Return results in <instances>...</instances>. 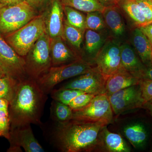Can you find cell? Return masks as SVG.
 I'll return each instance as SVG.
<instances>
[{"mask_svg": "<svg viewBox=\"0 0 152 152\" xmlns=\"http://www.w3.org/2000/svg\"><path fill=\"white\" fill-rule=\"evenodd\" d=\"M119 4L139 27L148 23L145 14L134 0H121Z\"/></svg>", "mask_w": 152, "mask_h": 152, "instance_id": "21", "label": "cell"}, {"mask_svg": "<svg viewBox=\"0 0 152 152\" xmlns=\"http://www.w3.org/2000/svg\"><path fill=\"white\" fill-rule=\"evenodd\" d=\"M121 45L115 40L107 41L94 57L96 67L106 79L121 67Z\"/></svg>", "mask_w": 152, "mask_h": 152, "instance_id": "9", "label": "cell"}, {"mask_svg": "<svg viewBox=\"0 0 152 152\" xmlns=\"http://www.w3.org/2000/svg\"><path fill=\"white\" fill-rule=\"evenodd\" d=\"M152 45V22L139 27Z\"/></svg>", "mask_w": 152, "mask_h": 152, "instance_id": "35", "label": "cell"}, {"mask_svg": "<svg viewBox=\"0 0 152 152\" xmlns=\"http://www.w3.org/2000/svg\"><path fill=\"white\" fill-rule=\"evenodd\" d=\"M48 0H26L34 9L37 8L43 5Z\"/></svg>", "mask_w": 152, "mask_h": 152, "instance_id": "36", "label": "cell"}, {"mask_svg": "<svg viewBox=\"0 0 152 152\" xmlns=\"http://www.w3.org/2000/svg\"><path fill=\"white\" fill-rule=\"evenodd\" d=\"M143 12L148 23L152 22V0H134Z\"/></svg>", "mask_w": 152, "mask_h": 152, "instance_id": "33", "label": "cell"}, {"mask_svg": "<svg viewBox=\"0 0 152 152\" xmlns=\"http://www.w3.org/2000/svg\"><path fill=\"white\" fill-rule=\"evenodd\" d=\"M0 68L6 75L18 81L28 77L25 58L19 56L0 34Z\"/></svg>", "mask_w": 152, "mask_h": 152, "instance_id": "8", "label": "cell"}, {"mask_svg": "<svg viewBox=\"0 0 152 152\" xmlns=\"http://www.w3.org/2000/svg\"><path fill=\"white\" fill-rule=\"evenodd\" d=\"M50 117L55 123L66 122L72 118L73 110L68 105L53 99L50 107Z\"/></svg>", "mask_w": 152, "mask_h": 152, "instance_id": "23", "label": "cell"}, {"mask_svg": "<svg viewBox=\"0 0 152 152\" xmlns=\"http://www.w3.org/2000/svg\"><path fill=\"white\" fill-rule=\"evenodd\" d=\"M113 112L106 94L96 95L84 107L73 110L72 119L92 123H100L107 126L112 123Z\"/></svg>", "mask_w": 152, "mask_h": 152, "instance_id": "7", "label": "cell"}, {"mask_svg": "<svg viewBox=\"0 0 152 152\" xmlns=\"http://www.w3.org/2000/svg\"><path fill=\"white\" fill-rule=\"evenodd\" d=\"M19 83V81L8 76L0 78V99L10 102L15 94Z\"/></svg>", "mask_w": 152, "mask_h": 152, "instance_id": "26", "label": "cell"}, {"mask_svg": "<svg viewBox=\"0 0 152 152\" xmlns=\"http://www.w3.org/2000/svg\"><path fill=\"white\" fill-rule=\"evenodd\" d=\"M26 0H0V7L16 4Z\"/></svg>", "mask_w": 152, "mask_h": 152, "instance_id": "37", "label": "cell"}, {"mask_svg": "<svg viewBox=\"0 0 152 152\" xmlns=\"http://www.w3.org/2000/svg\"><path fill=\"white\" fill-rule=\"evenodd\" d=\"M84 93H86L79 90L60 88L58 90H53L50 94L53 99L69 105L76 97Z\"/></svg>", "mask_w": 152, "mask_h": 152, "instance_id": "28", "label": "cell"}, {"mask_svg": "<svg viewBox=\"0 0 152 152\" xmlns=\"http://www.w3.org/2000/svg\"><path fill=\"white\" fill-rule=\"evenodd\" d=\"M132 43L136 53L145 65L152 64V45L140 28L134 30Z\"/></svg>", "mask_w": 152, "mask_h": 152, "instance_id": "19", "label": "cell"}, {"mask_svg": "<svg viewBox=\"0 0 152 152\" xmlns=\"http://www.w3.org/2000/svg\"><path fill=\"white\" fill-rule=\"evenodd\" d=\"M44 15L46 30L50 38L61 37L64 38V10L61 1L53 0L47 14Z\"/></svg>", "mask_w": 152, "mask_h": 152, "instance_id": "13", "label": "cell"}, {"mask_svg": "<svg viewBox=\"0 0 152 152\" xmlns=\"http://www.w3.org/2000/svg\"><path fill=\"white\" fill-rule=\"evenodd\" d=\"M48 99V95L34 79L28 77L19 82L13 99L9 104L11 127L42 125L41 118Z\"/></svg>", "mask_w": 152, "mask_h": 152, "instance_id": "2", "label": "cell"}, {"mask_svg": "<svg viewBox=\"0 0 152 152\" xmlns=\"http://www.w3.org/2000/svg\"><path fill=\"white\" fill-rule=\"evenodd\" d=\"M106 25L115 37H122L126 32L122 16L116 6L105 7L102 12Z\"/></svg>", "mask_w": 152, "mask_h": 152, "instance_id": "18", "label": "cell"}, {"mask_svg": "<svg viewBox=\"0 0 152 152\" xmlns=\"http://www.w3.org/2000/svg\"><path fill=\"white\" fill-rule=\"evenodd\" d=\"M140 80L121 67L107 79L105 94L109 96L125 88L138 85Z\"/></svg>", "mask_w": 152, "mask_h": 152, "instance_id": "15", "label": "cell"}, {"mask_svg": "<svg viewBox=\"0 0 152 152\" xmlns=\"http://www.w3.org/2000/svg\"><path fill=\"white\" fill-rule=\"evenodd\" d=\"M50 45V38L45 31L25 57L26 72L30 77L37 80L51 67Z\"/></svg>", "mask_w": 152, "mask_h": 152, "instance_id": "6", "label": "cell"}, {"mask_svg": "<svg viewBox=\"0 0 152 152\" xmlns=\"http://www.w3.org/2000/svg\"><path fill=\"white\" fill-rule=\"evenodd\" d=\"M6 75L5 74H4V73L3 72V71L0 68V78L2 77H4V76Z\"/></svg>", "mask_w": 152, "mask_h": 152, "instance_id": "41", "label": "cell"}, {"mask_svg": "<svg viewBox=\"0 0 152 152\" xmlns=\"http://www.w3.org/2000/svg\"><path fill=\"white\" fill-rule=\"evenodd\" d=\"M105 126L100 134V151L130 152L131 149L122 136L110 132Z\"/></svg>", "mask_w": 152, "mask_h": 152, "instance_id": "16", "label": "cell"}, {"mask_svg": "<svg viewBox=\"0 0 152 152\" xmlns=\"http://www.w3.org/2000/svg\"><path fill=\"white\" fill-rule=\"evenodd\" d=\"M45 31V17L44 15H39L36 16L23 27L3 37L19 56L25 58Z\"/></svg>", "mask_w": 152, "mask_h": 152, "instance_id": "4", "label": "cell"}, {"mask_svg": "<svg viewBox=\"0 0 152 152\" xmlns=\"http://www.w3.org/2000/svg\"><path fill=\"white\" fill-rule=\"evenodd\" d=\"M108 97L113 113L117 115L130 110L142 108L145 104L139 84L120 90Z\"/></svg>", "mask_w": 152, "mask_h": 152, "instance_id": "10", "label": "cell"}, {"mask_svg": "<svg viewBox=\"0 0 152 152\" xmlns=\"http://www.w3.org/2000/svg\"><path fill=\"white\" fill-rule=\"evenodd\" d=\"M95 96L88 93L79 95L70 103L69 106L73 111L80 110L89 103Z\"/></svg>", "mask_w": 152, "mask_h": 152, "instance_id": "31", "label": "cell"}, {"mask_svg": "<svg viewBox=\"0 0 152 152\" xmlns=\"http://www.w3.org/2000/svg\"><path fill=\"white\" fill-rule=\"evenodd\" d=\"M121 48L122 67L134 77L139 79L145 68V65L142 62L134 50L129 44L121 45Z\"/></svg>", "mask_w": 152, "mask_h": 152, "instance_id": "17", "label": "cell"}, {"mask_svg": "<svg viewBox=\"0 0 152 152\" xmlns=\"http://www.w3.org/2000/svg\"><path fill=\"white\" fill-rule=\"evenodd\" d=\"M31 125L11 127L9 140L17 151L22 152L20 147H22L26 152H45L35 137Z\"/></svg>", "mask_w": 152, "mask_h": 152, "instance_id": "12", "label": "cell"}, {"mask_svg": "<svg viewBox=\"0 0 152 152\" xmlns=\"http://www.w3.org/2000/svg\"><path fill=\"white\" fill-rule=\"evenodd\" d=\"M139 85L145 103L152 102V81L140 80Z\"/></svg>", "mask_w": 152, "mask_h": 152, "instance_id": "32", "label": "cell"}, {"mask_svg": "<svg viewBox=\"0 0 152 152\" xmlns=\"http://www.w3.org/2000/svg\"><path fill=\"white\" fill-rule=\"evenodd\" d=\"M121 0H99L104 7L115 6L119 4Z\"/></svg>", "mask_w": 152, "mask_h": 152, "instance_id": "38", "label": "cell"}, {"mask_svg": "<svg viewBox=\"0 0 152 152\" xmlns=\"http://www.w3.org/2000/svg\"><path fill=\"white\" fill-rule=\"evenodd\" d=\"M94 68L91 63L81 58L67 64L50 67L36 81L43 91L48 95L61 82L87 73Z\"/></svg>", "mask_w": 152, "mask_h": 152, "instance_id": "3", "label": "cell"}, {"mask_svg": "<svg viewBox=\"0 0 152 152\" xmlns=\"http://www.w3.org/2000/svg\"><path fill=\"white\" fill-rule=\"evenodd\" d=\"M63 6H68L78 10L89 13L102 12L105 8L99 0H60Z\"/></svg>", "mask_w": 152, "mask_h": 152, "instance_id": "24", "label": "cell"}, {"mask_svg": "<svg viewBox=\"0 0 152 152\" xmlns=\"http://www.w3.org/2000/svg\"><path fill=\"white\" fill-rule=\"evenodd\" d=\"M64 12L68 23L80 29L86 31V17L80 11L68 6H63Z\"/></svg>", "mask_w": 152, "mask_h": 152, "instance_id": "27", "label": "cell"}, {"mask_svg": "<svg viewBox=\"0 0 152 152\" xmlns=\"http://www.w3.org/2000/svg\"><path fill=\"white\" fill-rule=\"evenodd\" d=\"M9 104L8 101L0 99V110H9Z\"/></svg>", "mask_w": 152, "mask_h": 152, "instance_id": "39", "label": "cell"}, {"mask_svg": "<svg viewBox=\"0 0 152 152\" xmlns=\"http://www.w3.org/2000/svg\"><path fill=\"white\" fill-rule=\"evenodd\" d=\"M36 16L35 9L26 1L0 7V34L4 37L14 32Z\"/></svg>", "mask_w": 152, "mask_h": 152, "instance_id": "5", "label": "cell"}, {"mask_svg": "<svg viewBox=\"0 0 152 152\" xmlns=\"http://www.w3.org/2000/svg\"><path fill=\"white\" fill-rule=\"evenodd\" d=\"M106 80L107 79L95 67L90 72L78 76L61 88L79 90L95 95L102 94H105Z\"/></svg>", "mask_w": 152, "mask_h": 152, "instance_id": "11", "label": "cell"}, {"mask_svg": "<svg viewBox=\"0 0 152 152\" xmlns=\"http://www.w3.org/2000/svg\"><path fill=\"white\" fill-rule=\"evenodd\" d=\"M55 124L50 133V140L60 151H100V134L107 126L74 119Z\"/></svg>", "mask_w": 152, "mask_h": 152, "instance_id": "1", "label": "cell"}, {"mask_svg": "<svg viewBox=\"0 0 152 152\" xmlns=\"http://www.w3.org/2000/svg\"><path fill=\"white\" fill-rule=\"evenodd\" d=\"M142 108L148 110L152 116V102L145 103L144 104Z\"/></svg>", "mask_w": 152, "mask_h": 152, "instance_id": "40", "label": "cell"}, {"mask_svg": "<svg viewBox=\"0 0 152 152\" xmlns=\"http://www.w3.org/2000/svg\"><path fill=\"white\" fill-rule=\"evenodd\" d=\"M64 39L61 37L50 38L51 66L67 64L81 58L67 46Z\"/></svg>", "mask_w": 152, "mask_h": 152, "instance_id": "14", "label": "cell"}, {"mask_svg": "<svg viewBox=\"0 0 152 152\" xmlns=\"http://www.w3.org/2000/svg\"><path fill=\"white\" fill-rule=\"evenodd\" d=\"M139 79L140 80L152 81V64L145 65Z\"/></svg>", "mask_w": 152, "mask_h": 152, "instance_id": "34", "label": "cell"}, {"mask_svg": "<svg viewBox=\"0 0 152 152\" xmlns=\"http://www.w3.org/2000/svg\"><path fill=\"white\" fill-rule=\"evenodd\" d=\"M106 24L102 12L98 11L87 13L86 29L98 31L104 29Z\"/></svg>", "mask_w": 152, "mask_h": 152, "instance_id": "29", "label": "cell"}, {"mask_svg": "<svg viewBox=\"0 0 152 152\" xmlns=\"http://www.w3.org/2000/svg\"><path fill=\"white\" fill-rule=\"evenodd\" d=\"M11 124L8 110H0V137L9 139Z\"/></svg>", "mask_w": 152, "mask_h": 152, "instance_id": "30", "label": "cell"}, {"mask_svg": "<svg viewBox=\"0 0 152 152\" xmlns=\"http://www.w3.org/2000/svg\"><path fill=\"white\" fill-rule=\"evenodd\" d=\"M123 133L134 148L141 149L147 143L148 134L146 128L141 123H131L125 126Z\"/></svg>", "mask_w": 152, "mask_h": 152, "instance_id": "20", "label": "cell"}, {"mask_svg": "<svg viewBox=\"0 0 152 152\" xmlns=\"http://www.w3.org/2000/svg\"><path fill=\"white\" fill-rule=\"evenodd\" d=\"M104 36L96 31L86 29L85 34V48L88 54L95 57L105 42Z\"/></svg>", "mask_w": 152, "mask_h": 152, "instance_id": "22", "label": "cell"}, {"mask_svg": "<svg viewBox=\"0 0 152 152\" xmlns=\"http://www.w3.org/2000/svg\"><path fill=\"white\" fill-rule=\"evenodd\" d=\"M85 31L70 24L66 20H64L63 37L76 48H80Z\"/></svg>", "mask_w": 152, "mask_h": 152, "instance_id": "25", "label": "cell"}]
</instances>
